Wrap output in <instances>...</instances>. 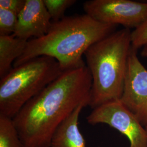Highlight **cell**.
Wrapping results in <instances>:
<instances>
[{
	"label": "cell",
	"mask_w": 147,
	"mask_h": 147,
	"mask_svg": "<svg viewBox=\"0 0 147 147\" xmlns=\"http://www.w3.org/2000/svg\"><path fill=\"white\" fill-rule=\"evenodd\" d=\"M86 119L91 125L105 124L115 129L127 138L129 147H147V129L121 100L95 108Z\"/></svg>",
	"instance_id": "cell-6"
},
{
	"label": "cell",
	"mask_w": 147,
	"mask_h": 147,
	"mask_svg": "<svg viewBox=\"0 0 147 147\" xmlns=\"http://www.w3.org/2000/svg\"><path fill=\"white\" fill-rule=\"evenodd\" d=\"M146 129H147V127H146Z\"/></svg>",
	"instance_id": "cell-17"
},
{
	"label": "cell",
	"mask_w": 147,
	"mask_h": 147,
	"mask_svg": "<svg viewBox=\"0 0 147 147\" xmlns=\"http://www.w3.org/2000/svg\"><path fill=\"white\" fill-rule=\"evenodd\" d=\"M122 103L147 127V69L132 47L128 59Z\"/></svg>",
	"instance_id": "cell-7"
},
{
	"label": "cell",
	"mask_w": 147,
	"mask_h": 147,
	"mask_svg": "<svg viewBox=\"0 0 147 147\" xmlns=\"http://www.w3.org/2000/svg\"><path fill=\"white\" fill-rule=\"evenodd\" d=\"M51 20L43 0H26L25 5L18 15L13 35L27 40L31 37L41 38L49 31L52 25Z\"/></svg>",
	"instance_id": "cell-8"
},
{
	"label": "cell",
	"mask_w": 147,
	"mask_h": 147,
	"mask_svg": "<svg viewBox=\"0 0 147 147\" xmlns=\"http://www.w3.org/2000/svg\"><path fill=\"white\" fill-rule=\"evenodd\" d=\"M0 147H24L12 118L0 115Z\"/></svg>",
	"instance_id": "cell-11"
},
{
	"label": "cell",
	"mask_w": 147,
	"mask_h": 147,
	"mask_svg": "<svg viewBox=\"0 0 147 147\" xmlns=\"http://www.w3.org/2000/svg\"><path fill=\"white\" fill-rule=\"evenodd\" d=\"M131 49V31L124 28L95 42L84 53L92 78L89 106L93 109L121 100Z\"/></svg>",
	"instance_id": "cell-3"
},
{
	"label": "cell",
	"mask_w": 147,
	"mask_h": 147,
	"mask_svg": "<svg viewBox=\"0 0 147 147\" xmlns=\"http://www.w3.org/2000/svg\"><path fill=\"white\" fill-rule=\"evenodd\" d=\"M64 71L55 59L48 56L13 68L1 79L0 115L13 119L28 101Z\"/></svg>",
	"instance_id": "cell-4"
},
{
	"label": "cell",
	"mask_w": 147,
	"mask_h": 147,
	"mask_svg": "<svg viewBox=\"0 0 147 147\" xmlns=\"http://www.w3.org/2000/svg\"><path fill=\"white\" fill-rule=\"evenodd\" d=\"M86 104L79 105L54 132L50 147H87L79 127V117Z\"/></svg>",
	"instance_id": "cell-9"
},
{
	"label": "cell",
	"mask_w": 147,
	"mask_h": 147,
	"mask_svg": "<svg viewBox=\"0 0 147 147\" xmlns=\"http://www.w3.org/2000/svg\"><path fill=\"white\" fill-rule=\"evenodd\" d=\"M86 14L100 22L136 29L147 20V2L131 0H89L84 3Z\"/></svg>",
	"instance_id": "cell-5"
},
{
	"label": "cell",
	"mask_w": 147,
	"mask_h": 147,
	"mask_svg": "<svg viewBox=\"0 0 147 147\" xmlns=\"http://www.w3.org/2000/svg\"><path fill=\"white\" fill-rule=\"evenodd\" d=\"M92 84L87 66L67 70L28 101L13 118L24 147H50L63 121L79 105L89 106Z\"/></svg>",
	"instance_id": "cell-1"
},
{
	"label": "cell",
	"mask_w": 147,
	"mask_h": 147,
	"mask_svg": "<svg viewBox=\"0 0 147 147\" xmlns=\"http://www.w3.org/2000/svg\"><path fill=\"white\" fill-rule=\"evenodd\" d=\"M25 39L10 36H0V78H3L13 68L11 64L24 53L28 43Z\"/></svg>",
	"instance_id": "cell-10"
},
{
	"label": "cell",
	"mask_w": 147,
	"mask_h": 147,
	"mask_svg": "<svg viewBox=\"0 0 147 147\" xmlns=\"http://www.w3.org/2000/svg\"><path fill=\"white\" fill-rule=\"evenodd\" d=\"M25 3L26 0H0V8L13 11L19 15Z\"/></svg>",
	"instance_id": "cell-15"
},
{
	"label": "cell",
	"mask_w": 147,
	"mask_h": 147,
	"mask_svg": "<svg viewBox=\"0 0 147 147\" xmlns=\"http://www.w3.org/2000/svg\"><path fill=\"white\" fill-rule=\"evenodd\" d=\"M147 45V20L131 31V46L135 49L143 48Z\"/></svg>",
	"instance_id": "cell-14"
},
{
	"label": "cell",
	"mask_w": 147,
	"mask_h": 147,
	"mask_svg": "<svg viewBox=\"0 0 147 147\" xmlns=\"http://www.w3.org/2000/svg\"><path fill=\"white\" fill-rule=\"evenodd\" d=\"M47 11L53 22L62 19L66 10L74 5L75 0H43Z\"/></svg>",
	"instance_id": "cell-12"
},
{
	"label": "cell",
	"mask_w": 147,
	"mask_h": 147,
	"mask_svg": "<svg viewBox=\"0 0 147 147\" xmlns=\"http://www.w3.org/2000/svg\"><path fill=\"white\" fill-rule=\"evenodd\" d=\"M141 55L143 57L147 58V45L142 48Z\"/></svg>",
	"instance_id": "cell-16"
},
{
	"label": "cell",
	"mask_w": 147,
	"mask_h": 147,
	"mask_svg": "<svg viewBox=\"0 0 147 147\" xmlns=\"http://www.w3.org/2000/svg\"><path fill=\"white\" fill-rule=\"evenodd\" d=\"M117 26L96 20L87 14L65 16L52 23L43 37L28 40L13 68L40 56L55 59L64 71L86 66L82 56L95 42L116 31Z\"/></svg>",
	"instance_id": "cell-2"
},
{
	"label": "cell",
	"mask_w": 147,
	"mask_h": 147,
	"mask_svg": "<svg viewBox=\"0 0 147 147\" xmlns=\"http://www.w3.org/2000/svg\"><path fill=\"white\" fill-rule=\"evenodd\" d=\"M18 15L0 8V36H10L14 33L18 24Z\"/></svg>",
	"instance_id": "cell-13"
}]
</instances>
